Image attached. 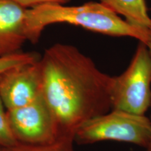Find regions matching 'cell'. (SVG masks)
I'll list each match as a JSON object with an SVG mask.
<instances>
[{
  "label": "cell",
  "instance_id": "cell-14",
  "mask_svg": "<svg viewBox=\"0 0 151 151\" xmlns=\"http://www.w3.org/2000/svg\"><path fill=\"white\" fill-rule=\"evenodd\" d=\"M150 108L151 109V103H150ZM150 121H151V119H150ZM146 151H151V138H150V143H149L148 148H146Z\"/></svg>",
  "mask_w": 151,
  "mask_h": 151
},
{
  "label": "cell",
  "instance_id": "cell-6",
  "mask_svg": "<svg viewBox=\"0 0 151 151\" xmlns=\"http://www.w3.org/2000/svg\"><path fill=\"white\" fill-rule=\"evenodd\" d=\"M42 94L40 59L0 74V97L6 110L29 104Z\"/></svg>",
  "mask_w": 151,
  "mask_h": 151
},
{
  "label": "cell",
  "instance_id": "cell-11",
  "mask_svg": "<svg viewBox=\"0 0 151 151\" xmlns=\"http://www.w3.org/2000/svg\"><path fill=\"white\" fill-rule=\"evenodd\" d=\"M18 143L9 127L6 109L0 97V148H6Z\"/></svg>",
  "mask_w": 151,
  "mask_h": 151
},
{
  "label": "cell",
  "instance_id": "cell-7",
  "mask_svg": "<svg viewBox=\"0 0 151 151\" xmlns=\"http://www.w3.org/2000/svg\"><path fill=\"white\" fill-rule=\"evenodd\" d=\"M27 10L14 0H0V58L21 52L28 41Z\"/></svg>",
  "mask_w": 151,
  "mask_h": 151
},
{
  "label": "cell",
  "instance_id": "cell-5",
  "mask_svg": "<svg viewBox=\"0 0 151 151\" xmlns=\"http://www.w3.org/2000/svg\"><path fill=\"white\" fill-rule=\"evenodd\" d=\"M6 116L18 143L46 144L58 137L54 118L43 94L29 104L6 110Z\"/></svg>",
  "mask_w": 151,
  "mask_h": 151
},
{
  "label": "cell",
  "instance_id": "cell-8",
  "mask_svg": "<svg viewBox=\"0 0 151 151\" xmlns=\"http://www.w3.org/2000/svg\"><path fill=\"white\" fill-rule=\"evenodd\" d=\"M117 15H121L128 23L143 30H150L151 18L145 0H99Z\"/></svg>",
  "mask_w": 151,
  "mask_h": 151
},
{
  "label": "cell",
  "instance_id": "cell-10",
  "mask_svg": "<svg viewBox=\"0 0 151 151\" xmlns=\"http://www.w3.org/2000/svg\"><path fill=\"white\" fill-rule=\"evenodd\" d=\"M40 59L35 52H23L0 58V74L9 69L18 66L37 61Z\"/></svg>",
  "mask_w": 151,
  "mask_h": 151
},
{
  "label": "cell",
  "instance_id": "cell-4",
  "mask_svg": "<svg viewBox=\"0 0 151 151\" xmlns=\"http://www.w3.org/2000/svg\"><path fill=\"white\" fill-rule=\"evenodd\" d=\"M111 109L145 115L151 103V58L146 45L139 41L129 66L113 76Z\"/></svg>",
  "mask_w": 151,
  "mask_h": 151
},
{
  "label": "cell",
  "instance_id": "cell-13",
  "mask_svg": "<svg viewBox=\"0 0 151 151\" xmlns=\"http://www.w3.org/2000/svg\"><path fill=\"white\" fill-rule=\"evenodd\" d=\"M150 31L151 32V27L150 28ZM146 46H147V48H148L149 54H150V58H151V38H150V40L149 41V42L146 44Z\"/></svg>",
  "mask_w": 151,
  "mask_h": 151
},
{
  "label": "cell",
  "instance_id": "cell-2",
  "mask_svg": "<svg viewBox=\"0 0 151 151\" xmlns=\"http://www.w3.org/2000/svg\"><path fill=\"white\" fill-rule=\"evenodd\" d=\"M57 23L72 24L111 37H132L146 45L151 38L150 30L131 25L99 1H90L77 6L46 4L27 9L28 41L37 43L45 28Z\"/></svg>",
  "mask_w": 151,
  "mask_h": 151
},
{
  "label": "cell",
  "instance_id": "cell-12",
  "mask_svg": "<svg viewBox=\"0 0 151 151\" xmlns=\"http://www.w3.org/2000/svg\"><path fill=\"white\" fill-rule=\"evenodd\" d=\"M20 5L27 9L32 8L37 6L46 4H66L71 0H14Z\"/></svg>",
  "mask_w": 151,
  "mask_h": 151
},
{
  "label": "cell",
  "instance_id": "cell-9",
  "mask_svg": "<svg viewBox=\"0 0 151 151\" xmlns=\"http://www.w3.org/2000/svg\"><path fill=\"white\" fill-rule=\"evenodd\" d=\"M74 137L60 136L51 143L29 145L16 143L13 146L0 148V151H74Z\"/></svg>",
  "mask_w": 151,
  "mask_h": 151
},
{
  "label": "cell",
  "instance_id": "cell-3",
  "mask_svg": "<svg viewBox=\"0 0 151 151\" xmlns=\"http://www.w3.org/2000/svg\"><path fill=\"white\" fill-rule=\"evenodd\" d=\"M150 138L151 121L146 115L111 109L83 124L76 132L74 142L88 145L101 141H116L146 149Z\"/></svg>",
  "mask_w": 151,
  "mask_h": 151
},
{
  "label": "cell",
  "instance_id": "cell-1",
  "mask_svg": "<svg viewBox=\"0 0 151 151\" xmlns=\"http://www.w3.org/2000/svg\"><path fill=\"white\" fill-rule=\"evenodd\" d=\"M40 64L43 96L58 137H74L83 124L111 110L113 76L76 46L55 43L45 50Z\"/></svg>",
  "mask_w": 151,
  "mask_h": 151
}]
</instances>
